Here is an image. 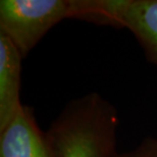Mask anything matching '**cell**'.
<instances>
[{"label":"cell","instance_id":"obj_1","mask_svg":"<svg viewBox=\"0 0 157 157\" xmlns=\"http://www.w3.org/2000/svg\"><path fill=\"white\" fill-rule=\"evenodd\" d=\"M117 110L98 93L71 101L46 133L56 157H114Z\"/></svg>","mask_w":157,"mask_h":157},{"label":"cell","instance_id":"obj_2","mask_svg":"<svg viewBox=\"0 0 157 157\" xmlns=\"http://www.w3.org/2000/svg\"><path fill=\"white\" fill-rule=\"evenodd\" d=\"M91 8L92 1L88 0H1L0 34L24 57L64 18L90 20Z\"/></svg>","mask_w":157,"mask_h":157},{"label":"cell","instance_id":"obj_3","mask_svg":"<svg viewBox=\"0 0 157 157\" xmlns=\"http://www.w3.org/2000/svg\"><path fill=\"white\" fill-rule=\"evenodd\" d=\"M95 21L124 27L157 64V0H96Z\"/></svg>","mask_w":157,"mask_h":157},{"label":"cell","instance_id":"obj_4","mask_svg":"<svg viewBox=\"0 0 157 157\" xmlns=\"http://www.w3.org/2000/svg\"><path fill=\"white\" fill-rule=\"evenodd\" d=\"M0 157H56L31 108L23 106L0 132Z\"/></svg>","mask_w":157,"mask_h":157},{"label":"cell","instance_id":"obj_5","mask_svg":"<svg viewBox=\"0 0 157 157\" xmlns=\"http://www.w3.org/2000/svg\"><path fill=\"white\" fill-rule=\"evenodd\" d=\"M21 58L17 47L0 34V132L23 107L20 99Z\"/></svg>","mask_w":157,"mask_h":157},{"label":"cell","instance_id":"obj_6","mask_svg":"<svg viewBox=\"0 0 157 157\" xmlns=\"http://www.w3.org/2000/svg\"><path fill=\"white\" fill-rule=\"evenodd\" d=\"M114 157H157V139L149 138L131 151L124 152Z\"/></svg>","mask_w":157,"mask_h":157}]
</instances>
